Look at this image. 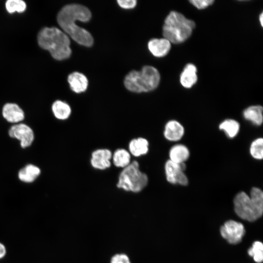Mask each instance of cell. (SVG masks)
<instances>
[{
  "instance_id": "9",
  "label": "cell",
  "mask_w": 263,
  "mask_h": 263,
  "mask_svg": "<svg viewBox=\"0 0 263 263\" xmlns=\"http://www.w3.org/2000/svg\"><path fill=\"white\" fill-rule=\"evenodd\" d=\"M9 135L19 141L21 148L30 146L34 140V133L32 128L23 123L16 124L9 129Z\"/></svg>"
},
{
  "instance_id": "24",
  "label": "cell",
  "mask_w": 263,
  "mask_h": 263,
  "mask_svg": "<svg viewBox=\"0 0 263 263\" xmlns=\"http://www.w3.org/2000/svg\"><path fill=\"white\" fill-rule=\"evenodd\" d=\"M5 8L10 14L15 12L22 13L26 9V4L21 0H8L5 2Z\"/></svg>"
},
{
  "instance_id": "10",
  "label": "cell",
  "mask_w": 263,
  "mask_h": 263,
  "mask_svg": "<svg viewBox=\"0 0 263 263\" xmlns=\"http://www.w3.org/2000/svg\"><path fill=\"white\" fill-rule=\"evenodd\" d=\"M112 151L108 149H98L91 154L90 164L92 167L98 170H105L111 167Z\"/></svg>"
},
{
  "instance_id": "27",
  "label": "cell",
  "mask_w": 263,
  "mask_h": 263,
  "mask_svg": "<svg viewBox=\"0 0 263 263\" xmlns=\"http://www.w3.org/2000/svg\"><path fill=\"white\" fill-rule=\"evenodd\" d=\"M110 263H131L129 257L125 254L119 253L113 255Z\"/></svg>"
},
{
  "instance_id": "22",
  "label": "cell",
  "mask_w": 263,
  "mask_h": 263,
  "mask_svg": "<svg viewBox=\"0 0 263 263\" xmlns=\"http://www.w3.org/2000/svg\"><path fill=\"white\" fill-rule=\"evenodd\" d=\"M219 129L224 131L228 137L233 138L239 132L240 124L235 120L228 119L220 124Z\"/></svg>"
},
{
  "instance_id": "12",
  "label": "cell",
  "mask_w": 263,
  "mask_h": 263,
  "mask_svg": "<svg viewBox=\"0 0 263 263\" xmlns=\"http://www.w3.org/2000/svg\"><path fill=\"white\" fill-rule=\"evenodd\" d=\"M148 46L154 56L161 57L169 53L171 48V43L165 38H153L149 41Z\"/></svg>"
},
{
  "instance_id": "6",
  "label": "cell",
  "mask_w": 263,
  "mask_h": 263,
  "mask_svg": "<svg viewBox=\"0 0 263 263\" xmlns=\"http://www.w3.org/2000/svg\"><path fill=\"white\" fill-rule=\"evenodd\" d=\"M148 180L147 175L140 169L139 163L133 161L119 173L116 187L126 191L138 193L147 186Z\"/></svg>"
},
{
  "instance_id": "15",
  "label": "cell",
  "mask_w": 263,
  "mask_h": 263,
  "mask_svg": "<svg viewBox=\"0 0 263 263\" xmlns=\"http://www.w3.org/2000/svg\"><path fill=\"white\" fill-rule=\"evenodd\" d=\"M197 68L191 63L186 65L181 74L180 81L181 85L186 88H190L197 81Z\"/></svg>"
},
{
  "instance_id": "25",
  "label": "cell",
  "mask_w": 263,
  "mask_h": 263,
  "mask_svg": "<svg viewBox=\"0 0 263 263\" xmlns=\"http://www.w3.org/2000/svg\"><path fill=\"white\" fill-rule=\"evenodd\" d=\"M251 155L255 159L262 160L263 158V139L258 138L254 140L250 147Z\"/></svg>"
},
{
  "instance_id": "2",
  "label": "cell",
  "mask_w": 263,
  "mask_h": 263,
  "mask_svg": "<svg viewBox=\"0 0 263 263\" xmlns=\"http://www.w3.org/2000/svg\"><path fill=\"white\" fill-rule=\"evenodd\" d=\"M38 42L40 48L48 51L57 60L68 58L72 53L70 40L68 35L56 27H44L38 35Z\"/></svg>"
},
{
  "instance_id": "18",
  "label": "cell",
  "mask_w": 263,
  "mask_h": 263,
  "mask_svg": "<svg viewBox=\"0 0 263 263\" xmlns=\"http://www.w3.org/2000/svg\"><path fill=\"white\" fill-rule=\"evenodd\" d=\"M169 160L177 163H184L189 156V151L183 144H177L171 148L169 152Z\"/></svg>"
},
{
  "instance_id": "17",
  "label": "cell",
  "mask_w": 263,
  "mask_h": 263,
  "mask_svg": "<svg viewBox=\"0 0 263 263\" xmlns=\"http://www.w3.org/2000/svg\"><path fill=\"white\" fill-rule=\"evenodd\" d=\"M40 169L37 166L29 164L21 168L18 172V178L22 182H33L40 174Z\"/></svg>"
},
{
  "instance_id": "3",
  "label": "cell",
  "mask_w": 263,
  "mask_h": 263,
  "mask_svg": "<svg viewBox=\"0 0 263 263\" xmlns=\"http://www.w3.org/2000/svg\"><path fill=\"white\" fill-rule=\"evenodd\" d=\"M234 210L241 218L253 222L260 218L263 212V192L256 187L252 188L250 195L242 191L234 199Z\"/></svg>"
},
{
  "instance_id": "4",
  "label": "cell",
  "mask_w": 263,
  "mask_h": 263,
  "mask_svg": "<svg viewBox=\"0 0 263 263\" xmlns=\"http://www.w3.org/2000/svg\"><path fill=\"white\" fill-rule=\"evenodd\" d=\"M195 26L193 20L178 12L171 11L165 19L163 35L170 43H182L189 38Z\"/></svg>"
},
{
  "instance_id": "19",
  "label": "cell",
  "mask_w": 263,
  "mask_h": 263,
  "mask_svg": "<svg viewBox=\"0 0 263 263\" xmlns=\"http://www.w3.org/2000/svg\"><path fill=\"white\" fill-rule=\"evenodd\" d=\"M244 118L257 126L263 123V107L259 105L251 106L243 112Z\"/></svg>"
},
{
  "instance_id": "7",
  "label": "cell",
  "mask_w": 263,
  "mask_h": 263,
  "mask_svg": "<svg viewBox=\"0 0 263 263\" xmlns=\"http://www.w3.org/2000/svg\"><path fill=\"white\" fill-rule=\"evenodd\" d=\"M186 166L185 164H177L168 160L165 164V171L167 180L172 184L186 186L188 179L184 171Z\"/></svg>"
},
{
  "instance_id": "21",
  "label": "cell",
  "mask_w": 263,
  "mask_h": 263,
  "mask_svg": "<svg viewBox=\"0 0 263 263\" xmlns=\"http://www.w3.org/2000/svg\"><path fill=\"white\" fill-rule=\"evenodd\" d=\"M52 110L55 117L60 120L67 119L72 112L69 104L61 100H56L53 103Z\"/></svg>"
},
{
  "instance_id": "20",
  "label": "cell",
  "mask_w": 263,
  "mask_h": 263,
  "mask_svg": "<svg viewBox=\"0 0 263 263\" xmlns=\"http://www.w3.org/2000/svg\"><path fill=\"white\" fill-rule=\"evenodd\" d=\"M131 155L128 150L120 148L116 150L112 154V160L114 166L124 168L131 162Z\"/></svg>"
},
{
  "instance_id": "16",
  "label": "cell",
  "mask_w": 263,
  "mask_h": 263,
  "mask_svg": "<svg viewBox=\"0 0 263 263\" xmlns=\"http://www.w3.org/2000/svg\"><path fill=\"white\" fill-rule=\"evenodd\" d=\"M149 143L145 138L139 137L132 139L128 145L129 152L134 157L146 155L149 151Z\"/></svg>"
},
{
  "instance_id": "5",
  "label": "cell",
  "mask_w": 263,
  "mask_h": 263,
  "mask_svg": "<svg viewBox=\"0 0 263 263\" xmlns=\"http://www.w3.org/2000/svg\"><path fill=\"white\" fill-rule=\"evenodd\" d=\"M160 79V74L157 69L151 66H145L139 71L133 70L128 73L124 83L131 92H148L157 88Z\"/></svg>"
},
{
  "instance_id": "28",
  "label": "cell",
  "mask_w": 263,
  "mask_h": 263,
  "mask_svg": "<svg viewBox=\"0 0 263 263\" xmlns=\"http://www.w3.org/2000/svg\"><path fill=\"white\" fill-rule=\"evenodd\" d=\"M118 5L124 9H131L134 8L136 4L135 0H118Z\"/></svg>"
},
{
  "instance_id": "11",
  "label": "cell",
  "mask_w": 263,
  "mask_h": 263,
  "mask_svg": "<svg viewBox=\"0 0 263 263\" xmlns=\"http://www.w3.org/2000/svg\"><path fill=\"white\" fill-rule=\"evenodd\" d=\"M3 118L8 122L18 124L25 117L24 113L19 106L13 103L5 104L2 110Z\"/></svg>"
},
{
  "instance_id": "13",
  "label": "cell",
  "mask_w": 263,
  "mask_h": 263,
  "mask_svg": "<svg viewBox=\"0 0 263 263\" xmlns=\"http://www.w3.org/2000/svg\"><path fill=\"white\" fill-rule=\"evenodd\" d=\"M183 126L177 121L170 120L165 125L164 136L170 141H176L181 139L184 134Z\"/></svg>"
},
{
  "instance_id": "26",
  "label": "cell",
  "mask_w": 263,
  "mask_h": 263,
  "mask_svg": "<svg viewBox=\"0 0 263 263\" xmlns=\"http://www.w3.org/2000/svg\"><path fill=\"white\" fill-rule=\"evenodd\" d=\"M189 2L198 9H204L212 5L213 0H191Z\"/></svg>"
},
{
  "instance_id": "8",
  "label": "cell",
  "mask_w": 263,
  "mask_h": 263,
  "mask_svg": "<svg viewBox=\"0 0 263 263\" xmlns=\"http://www.w3.org/2000/svg\"><path fill=\"white\" fill-rule=\"evenodd\" d=\"M221 236L231 244L240 243L245 234L244 225L234 220L226 221L220 228Z\"/></svg>"
},
{
  "instance_id": "23",
  "label": "cell",
  "mask_w": 263,
  "mask_h": 263,
  "mask_svg": "<svg viewBox=\"0 0 263 263\" xmlns=\"http://www.w3.org/2000/svg\"><path fill=\"white\" fill-rule=\"evenodd\" d=\"M248 255L253 258L257 263H261L263 260V244L260 241L255 242L251 247L248 250Z\"/></svg>"
},
{
  "instance_id": "30",
  "label": "cell",
  "mask_w": 263,
  "mask_h": 263,
  "mask_svg": "<svg viewBox=\"0 0 263 263\" xmlns=\"http://www.w3.org/2000/svg\"><path fill=\"white\" fill-rule=\"evenodd\" d=\"M259 20H260V23L261 24V26H263V13H262L260 16H259Z\"/></svg>"
},
{
  "instance_id": "1",
  "label": "cell",
  "mask_w": 263,
  "mask_h": 263,
  "mask_svg": "<svg viewBox=\"0 0 263 263\" xmlns=\"http://www.w3.org/2000/svg\"><path fill=\"white\" fill-rule=\"evenodd\" d=\"M91 13L86 7L77 4H68L62 7L57 16V21L64 32L78 44L91 46L94 39L86 30L77 25L76 21L87 22Z\"/></svg>"
},
{
  "instance_id": "14",
  "label": "cell",
  "mask_w": 263,
  "mask_h": 263,
  "mask_svg": "<svg viewBox=\"0 0 263 263\" xmlns=\"http://www.w3.org/2000/svg\"><path fill=\"white\" fill-rule=\"evenodd\" d=\"M68 82L71 90L76 93L85 92L88 85V80L83 74L75 72L68 76Z\"/></svg>"
},
{
  "instance_id": "29",
  "label": "cell",
  "mask_w": 263,
  "mask_h": 263,
  "mask_svg": "<svg viewBox=\"0 0 263 263\" xmlns=\"http://www.w3.org/2000/svg\"><path fill=\"white\" fill-rule=\"evenodd\" d=\"M6 250L5 246L0 243V259H2L6 254Z\"/></svg>"
}]
</instances>
